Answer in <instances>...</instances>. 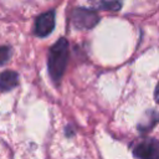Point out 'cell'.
Wrapping results in <instances>:
<instances>
[{
  "mask_svg": "<svg viewBox=\"0 0 159 159\" xmlns=\"http://www.w3.org/2000/svg\"><path fill=\"white\" fill-rule=\"evenodd\" d=\"M68 60V43L66 39H60L51 48L48 53V73L55 82L62 78Z\"/></svg>",
  "mask_w": 159,
  "mask_h": 159,
  "instance_id": "cell-1",
  "label": "cell"
},
{
  "mask_svg": "<svg viewBox=\"0 0 159 159\" xmlns=\"http://www.w3.org/2000/svg\"><path fill=\"white\" fill-rule=\"evenodd\" d=\"M71 19H72V22H73L75 27H77L80 30L92 29L99 21V16L97 15V12L94 10L84 9V7H77V9H75L72 11Z\"/></svg>",
  "mask_w": 159,
  "mask_h": 159,
  "instance_id": "cell-2",
  "label": "cell"
},
{
  "mask_svg": "<svg viewBox=\"0 0 159 159\" xmlns=\"http://www.w3.org/2000/svg\"><path fill=\"white\" fill-rule=\"evenodd\" d=\"M55 27V12L47 11L41 14L35 24V34L40 37H45L52 32Z\"/></svg>",
  "mask_w": 159,
  "mask_h": 159,
  "instance_id": "cell-3",
  "label": "cell"
},
{
  "mask_svg": "<svg viewBox=\"0 0 159 159\" xmlns=\"http://www.w3.org/2000/svg\"><path fill=\"white\" fill-rule=\"evenodd\" d=\"M133 154L138 158H159V143L154 139L143 140L134 148Z\"/></svg>",
  "mask_w": 159,
  "mask_h": 159,
  "instance_id": "cell-4",
  "label": "cell"
},
{
  "mask_svg": "<svg viewBox=\"0 0 159 159\" xmlns=\"http://www.w3.org/2000/svg\"><path fill=\"white\" fill-rule=\"evenodd\" d=\"M19 82V76L14 71H5L0 75V89L10 91Z\"/></svg>",
  "mask_w": 159,
  "mask_h": 159,
  "instance_id": "cell-5",
  "label": "cell"
},
{
  "mask_svg": "<svg viewBox=\"0 0 159 159\" xmlns=\"http://www.w3.org/2000/svg\"><path fill=\"white\" fill-rule=\"evenodd\" d=\"M89 1L96 7L109 11H118L123 5V0H89Z\"/></svg>",
  "mask_w": 159,
  "mask_h": 159,
  "instance_id": "cell-6",
  "label": "cell"
},
{
  "mask_svg": "<svg viewBox=\"0 0 159 159\" xmlns=\"http://www.w3.org/2000/svg\"><path fill=\"white\" fill-rule=\"evenodd\" d=\"M11 56V48L9 46L0 47V65H4Z\"/></svg>",
  "mask_w": 159,
  "mask_h": 159,
  "instance_id": "cell-7",
  "label": "cell"
},
{
  "mask_svg": "<svg viewBox=\"0 0 159 159\" xmlns=\"http://www.w3.org/2000/svg\"><path fill=\"white\" fill-rule=\"evenodd\" d=\"M154 97H155V101L159 103V83L157 84L155 87V92H154Z\"/></svg>",
  "mask_w": 159,
  "mask_h": 159,
  "instance_id": "cell-8",
  "label": "cell"
}]
</instances>
